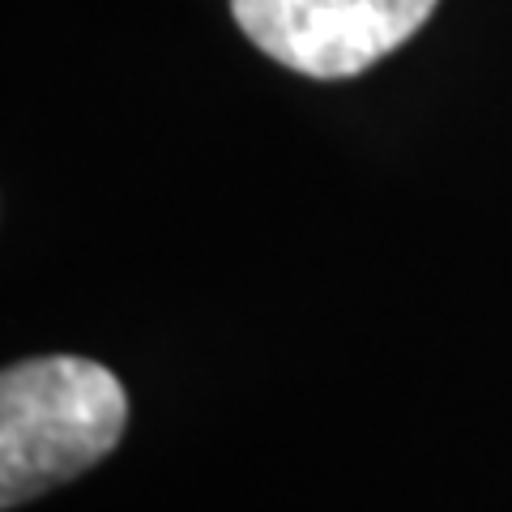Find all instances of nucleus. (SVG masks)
Masks as SVG:
<instances>
[{"label":"nucleus","mask_w":512,"mask_h":512,"mask_svg":"<svg viewBox=\"0 0 512 512\" xmlns=\"http://www.w3.org/2000/svg\"><path fill=\"white\" fill-rule=\"evenodd\" d=\"M128 423L116 372L94 359L47 355L0 376V504L18 508L111 453Z\"/></svg>","instance_id":"obj_1"},{"label":"nucleus","mask_w":512,"mask_h":512,"mask_svg":"<svg viewBox=\"0 0 512 512\" xmlns=\"http://www.w3.org/2000/svg\"><path fill=\"white\" fill-rule=\"evenodd\" d=\"M440 0H231L256 52L291 73L342 82L414 39Z\"/></svg>","instance_id":"obj_2"}]
</instances>
